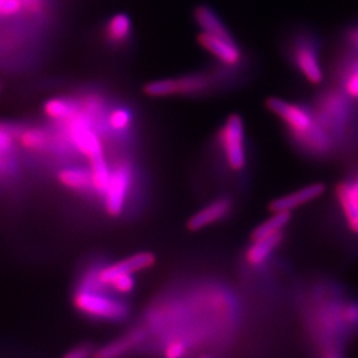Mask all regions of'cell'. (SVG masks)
<instances>
[{"mask_svg": "<svg viewBox=\"0 0 358 358\" xmlns=\"http://www.w3.org/2000/svg\"><path fill=\"white\" fill-rule=\"evenodd\" d=\"M241 320L238 294L224 282L199 279L177 284L159 294L140 325L148 336V346L155 352L166 344H179L192 356L229 346Z\"/></svg>", "mask_w": 358, "mask_h": 358, "instance_id": "1", "label": "cell"}, {"mask_svg": "<svg viewBox=\"0 0 358 358\" xmlns=\"http://www.w3.org/2000/svg\"><path fill=\"white\" fill-rule=\"evenodd\" d=\"M300 317L315 358H348L358 337L356 294L333 280H316L301 294Z\"/></svg>", "mask_w": 358, "mask_h": 358, "instance_id": "2", "label": "cell"}, {"mask_svg": "<svg viewBox=\"0 0 358 358\" xmlns=\"http://www.w3.org/2000/svg\"><path fill=\"white\" fill-rule=\"evenodd\" d=\"M266 106L287 129L289 140L301 154L313 161H325L338 153L337 143L324 128L313 108L269 97Z\"/></svg>", "mask_w": 358, "mask_h": 358, "instance_id": "3", "label": "cell"}, {"mask_svg": "<svg viewBox=\"0 0 358 358\" xmlns=\"http://www.w3.org/2000/svg\"><path fill=\"white\" fill-rule=\"evenodd\" d=\"M358 103L336 87L324 90L316 97L313 110L319 121L337 143L338 152H344L356 143L358 136Z\"/></svg>", "mask_w": 358, "mask_h": 358, "instance_id": "4", "label": "cell"}, {"mask_svg": "<svg viewBox=\"0 0 358 358\" xmlns=\"http://www.w3.org/2000/svg\"><path fill=\"white\" fill-rule=\"evenodd\" d=\"M72 303L77 312L90 320L105 324H120L129 319L131 308L125 297L103 289L76 285Z\"/></svg>", "mask_w": 358, "mask_h": 358, "instance_id": "5", "label": "cell"}, {"mask_svg": "<svg viewBox=\"0 0 358 358\" xmlns=\"http://www.w3.org/2000/svg\"><path fill=\"white\" fill-rule=\"evenodd\" d=\"M134 183L136 173L131 162L122 159L112 166L110 180L101 201L103 211L108 217L117 219L127 213Z\"/></svg>", "mask_w": 358, "mask_h": 358, "instance_id": "6", "label": "cell"}, {"mask_svg": "<svg viewBox=\"0 0 358 358\" xmlns=\"http://www.w3.org/2000/svg\"><path fill=\"white\" fill-rule=\"evenodd\" d=\"M214 80L215 77L210 76L203 72L155 80L148 83L143 87V93L152 99H167L174 96H199L213 90Z\"/></svg>", "mask_w": 358, "mask_h": 358, "instance_id": "7", "label": "cell"}, {"mask_svg": "<svg viewBox=\"0 0 358 358\" xmlns=\"http://www.w3.org/2000/svg\"><path fill=\"white\" fill-rule=\"evenodd\" d=\"M219 149L223 159L232 173H241L247 166L245 130L243 118L231 115L217 133Z\"/></svg>", "mask_w": 358, "mask_h": 358, "instance_id": "8", "label": "cell"}, {"mask_svg": "<svg viewBox=\"0 0 358 358\" xmlns=\"http://www.w3.org/2000/svg\"><path fill=\"white\" fill-rule=\"evenodd\" d=\"M63 125L66 140L71 143V146L76 149L81 155H84L88 161L105 154L101 133H99L90 118L83 112H80Z\"/></svg>", "mask_w": 358, "mask_h": 358, "instance_id": "9", "label": "cell"}, {"mask_svg": "<svg viewBox=\"0 0 358 358\" xmlns=\"http://www.w3.org/2000/svg\"><path fill=\"white\" fill-rule=\"evenodd\" d=\"M334 198L346 231L358 241V167L337 183Z\"/></svg>", "mask_w": 358, "mask_h": 358, "instance_id": "10", "label": "cell"}, {"mask_svg": "<svg viewBox=\"0 0 358 358\" xmlns=\"http://www.w3.org/2000/svg\"><path fill=\"white\" fill-rule=\"evenodd\" d=\"M292 64L300 75L313 85H319L324 80V71L320 62L319 44L313 38H300L292 47Z\"/></svg>", "mask_w": 358, "mask_h": 358, "instance_id": "11", "label": "cell"}, {"mask_svg": "<svg viewBox=\"0 0 358 358\" xmlns=\"http://www.w3.org/2000/svg\"><path fill=\"white\" fill-rule=\"evenodd\" d=\"M145 346H148V336L138 324L124 334L94 349L93 358H127Z\"/></svg>", "mask_w": 358, "mask_h": 358, "instance_id": "12", "label": "cell"}, {"mask_svg": "<svg viewBox=\"0 0 358 358\" xmlns=\"http://www.w3.org/2000/svg\"><path fill=\"white\" fill-rule=\"evenodd\" d=\"M232 210L234 202L230 196L217 198L190 217L187 220V229L192 232H198L213 227L230 217Z\"/></svg>", "mask_w": 358, "mask_h": 358, "instance_id": "13", "label": "cell"}, {"mask_svg": "<svg viewBox=\"0 0 358 358\" xmlns=\"http://www.w3.org/2000/svg\"><path fill=\"white\" fill-rule=\"evenodd\" d=\"M198 43L203 50L213 55L224 66L236 68L242 63L243 55L235 40H226L208 35L206 32H201L198 35Z\"/></svg>", "mask_w": 358, "mask_h": 358, "instance_id": "14", "label": "cell"}, {"mask_svg": "<svg viewBox=\"0 0 358 358\" xmlns=\"http://www.w3.org/2000/svg\"><path fill=\"white\" fill-rule=\"evenodd\" d=\"M325 185L321 182L310 183L301 189L285 194L280 198L275 199L269 205L271 213H294V210L309 205L317 201L321 195L325 192Z\"/></svg>", "mask_w": 358, "mask_h": 358, "instance_id": "15", "label": "cell"}, {"mask_svg": "<svg viewBox=\"0 0 358 358\" xmlns=\"http://www.w3.org/2000/svg\"><path fill=\"white\" fill-rule=\"evenodd\" d=\"M250 245L247 247L244 252V263L248 268L252 271H259L267 266L269 260L276 254L279 247L282 245L284 241V232L257 238V239H250Z\"/></svg>", "mask_w": 358, "mask_h": 358, "instance_id": "16", "label": "cell"}, {"mask_svg": "<svg viewBox=\"0 0 358 358\" xmlns=\"http://www.w3.org/2000/svg\"><path fill=\"white\" fill-rule=\"evenodd\" d=\"M57 179L62 186L69 192L83 194V195H93V185H92V174L90 166H66L63 167L57 173Z\"/></svg>", "mask_w": 358, "mask_h": 358, "instance_id": "17", "label": "cell"}, {"mask_svg": "<svg viewBox=\"0 0 358 358\" xmlns=\"http://www.w3.org/2000/svg\"><path fill=\"white\" fill-rule=\"evenodd\" d=\"M338 88L344 90L346 96L358 103V53L350 51L343 59L337 69Z\"/></svg>", "mask_w": 358, "mask_h": 358, "instance_id": "18", "label": "cell"}, {"mask_svg": "<svg viewBox=\"0 0 358 358\" xmlns=\"http://www.w3.org/2000/svg\"><path fill=\"white\" fill-rule=\"evenodd\" d=\"M194 19L206 34L226 40H235L222 19L208 6H198L194 10Z\"/></svg>", "mask_w": 358, "mask_h": 358, "instance_id": "19", "label": "cell"}, {"mask_svg": "<svg viewBox=\"0 0 358 358\" xmlns=\"http://www.w3.org/2000/svg\"><path fill=\"white\" fill-rule=\"evenodd\" d=\"M44 115L55 122L65 124L81 112L80 103L68 97H52L44 103Z\"/></svg>", "mask_w": 358, "mask_h": 358, "instance_id": "20", "label": "cell"}, {"mask_svg": "<svg viewBox=\"0 0 358 358\" xmlns=\"http://www.w3.org/2000/svg\"><path fill=\"white\" fill-rule=\"evenodd\" d=\"M90 170L93 185V196H96L101 202L112 176V165L108 162L105 154H103L90 159Z\"/></svg>", "mask_w": 358, "mask_h": 358, "instance_id": "21", "label": "cell"}, {"mask_svg": "<svg viewBox=\"0 0 358 358\" xmlns=\"http://www.w3.org/2000/svg\"><path fill=\"white\" fill-rule=\"evenodd\" d=\"M133 35V24L129 15L124 13L113 15L105 27L106 40L113 45H124Z\"/></svg>", "mask_w": 358, "mask_h": 358, "instance_id": "22", "label": "cell"}, {"mask_svg": "<svg viewBox=\"0 0 358 358\" xmlns=\"http://www.w3.org/2000/svg\"><path fill=\"white\" fill-rule=\"evenodd\" d=\"M16 137L20 146L29 152H44L51 145V136L44 129H19Z\"/></svg>", "mask_w": 358, "mask_h": 358, "instance_id": "23", "label": "cell"}, {"mask_svg": "<svg viewBox=\"0 0 358 358\" xmlns=\"http://www.w3.org/2000/svg\"><path fill=\"white\" fill-rule=\"evenodd\" d=\"M291 220H292L291 213H272V215L268 219L262 222L255 230L252 231L250 239H257V238L282 234L289 226Z\"/></svg>", "mask_w": 358, "mask_h": 358, "instance_id": "24", "label": "cell"}, {"mask_svg": "<svg viewBox=\"0 0 358 358\" xmlns=\"http://www.w3.org/2000/svg\"><path fill=\"white\" fill-rule=\"evenodd\" d=\"M106 127L115 134L122 136L125 131H129L133 124V113L127 106H115L105 118Z\"/></svg>", "mask_w": 358, "mask_h": 358, "instance_id": "25", "label": "cell"}, {"mask_svg": "<svg viewBox=\"0 0 358 358\" xmlns=\"http://www.w3.org/2000/svg\"><path fill=\"white\" fill-rule=\"evenodd\" d=\"M19 129L0 124V153H11Z\"/></svg>", "mask_w": 358, "mask_h": 358, "instance_id": "26", "label": "cell"}, {"mask_svg": "<svg viewBox=\"0 0 358 358\" xmlns=\"http://www.w3.org/2000/svg\"><path fill=\"white\" fill-rule=\"evenodd\" d=\"M24 10L23 0H0V17L15 16Z\"/></svg>", "mask_w": 358, "mask_h": 358, "instance_id": "27", "label": "cell"}, {"mask_svg": "<svg viewBox=\"0 0 358 358\" xmlns=\"http://www.w3.org/2000/svg\"><path fill=\"white\" fill-rule=\"evenodd\" d=\"M94 348L90 344H80L71 348L62 358H93Z\"/></svg>", "mask_w": 358, "mask_h": 358, "instance_id": "28", "label": "cell"}, {"mask_svg": "<svg viewBox=\"0 0 358 358\" xmlns=\"http://www.w3.org/2000/svg\"><path fill=\"white\" fill-rule=\"evenodd\" d=\"M15 170L13 159L10 153H0V179L8 177Z\"/></svg>", "mask_w": 358, "mask_h": 358, "instance_id": "29", "label": "cell"}, {"mask_svg": "<svg viewBox=\"0 0 358 358\" xmlns=\"http://www.w3.org/2000/svg\"><path fill=\"white\" fill-rule=\"evenodd\" d=\"M24 8L31 13H38L43 8V0H23Z\"/></svg>", "mask_w": 358, "mask_h": 358, "instance_id": "30", "label": "cell"}, {"mask_svg": "<svg viewBox=\"0 0 358 358\" xmlns=\"http://www.w3.org/2000/svg\"><path fill=\"white\" fill-rule=\"evenodd\" d=\"M196 358H214L213 356H210V355H201V356H198Z\"/></svg>", "mask_w": 358, "mask_h": 358, "instance_id": "31", "label": "cell"}, {"mask_svg": "<svg viewBox=\"0 0 358 358\" xmlns=\"http://www.w3.org/2000/svg\"><path fill=\"white\" fill-rule=\"evenodd\" d=\"M0 92H1V84H0Z\"/></svg>", "mask_w": 358, "mask_h": 358, "instance_id": "32", "label": "cell"}]
</instances>
